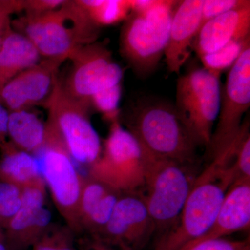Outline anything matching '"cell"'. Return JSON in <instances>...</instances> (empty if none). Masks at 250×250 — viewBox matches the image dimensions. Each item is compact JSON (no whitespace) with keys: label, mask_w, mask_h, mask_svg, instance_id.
<instances>
[{"label":"cell","mask_w":250,"mask_h":250,"mask_svg":"<svg viewBox=\"0 0 250 250\" xmlns=\"http://www.w3.org/2000/svg\"><path fill=\"white\" fill-rule=\"evenodd\" d=\"M144 154L143 195L159 238L177 225L197 175L194 166Z\"/></svg>","instance_id":"5b68a950"},{"label":"cell","mask_w":250,"mask_h":250,"mask_svg":"<svg viewBox=\"0 0 250 250\" xmlns=\"http://www.w3.org/2000/svg\"><path fill=\"white\" fill-rule=\"evenodd\" d=\"M250 2L207 21L197 33L194 51L198 57L233 41L250 38Z\"/></svg>","instance_id":"2e32d148"},{"label":"cell","mask_w":250,"mask_h":250,"mask_svg":"<svg viewBox=\"0 0 250 250\" xmlns=\"http://www.w3.org/2000/svg\"><path fill=\"white\" fill-rule=\"evenodd\" d=\"M41 55L21 33L9 26L0 47V98L5 85L23 70L39 62Z\"/></svg>","instance_id":"d6986e66"},{"label":"cell","mask_w":250,"mask_h":250,"mask_svg":"<svg viewBox=\"0 0 250 250\" xmlns=\"http://www.w3.org/2000/svg\"><path fill=\"white\" fill-rule=\"evenodd\" d=\"M101 155L89 167L88 177L120 193L140 191L144 187L146 156L139 142L121 124L111 122Z\"/></svg>","instance_id":"9c48e42d"},{"label":"cell","mask_w":250,"mask_h":250,"mask_svg":"<svg viewBox=\"0 0 250 250\" xmlns=\"http://www.w3.org/2000/svg\"><path fill=\"white\" fill-rule=\"evenodd\" d=\"M64 0H24V9L28 16H37L59 9Z\"/></svg>","instance_id":"f546056e"},{"label":"cell","mask_w":250,"mask_h":250,"mask_svg":"<svg viewBox=\"0 0 250 250\" xmlns=\"http://www.w3.org/2000/svg\"><path fill=\"white\" fill-rule=\"evenodd\" d=\"M220 77L197 67L177 80L174 110L198 147L207 149L211 141L220 110Z\"/></svg>","instance_id":"52a82bcc"},{"label":"cell","mask_w":250,"mask_h":250,"mask_svg":"<svg viewBox=\"0 0 250 250\" xmlns=\"http://www.w3.org/2000/svg\"><path fill=\"white\" fill-rule=\"evenodd\" d=\"M35 156L59 213L76 236L83 234L80 202L85 177L77 170L58 135L46 125L43 147Z\"/></svg>","instance_id":"ba28073f"},{"label":"cell","mask_w":250,"mask_h":250,"mask_svg":"<svg viewBox=\"0 0 250 250\" xmlns=\"http://www.w3.org/2000/svg\"><path fill=\"white\" fill-rule=\"evenodd\" d=\"M202 4L203 0H184L177 1L174 7L164 56L170 73L179 75L194 51L201 27Z\"/></svg>","instance_id":"9a60e30c"},{"label":"cell","mask_w":250,"mask_h":250,"mask_svg":"<svg viewBox=\"0 0 250 250\" xmlns=\"http://www.w3.org/2000/svg\"><path fill=\"white\" fill-rule=\"evenodd\" d=\"M45 58L65 56L80 46L96 42L100 27L76 1L59 9L11 22Z\"/></svg>","instance_id":"3957f363"},{"label":"cell","mask_w":250,"mask_h":250,"mask_svg":"<svg viewBox=\"0 0 250 250\" xmlns=\"http://www.w3.org/2000/svg\"><path fill=\"white\" fill-rule=\"evenodd\" d=\"M9 117V111L5 107L0 98V146L8 141Z\"/></svg>","instance_id":"4dcf8cb0"},{"label":"cell","mask_w":250,"mask_h":250,"mask_svg":"<svg viewBox=\"0 0 250 250\" xmlns=\"http://www.w3.org/2000/svg\"><path fill=\"white\" fill-rule=\"evenodd\" d=\"M184 250H250V238L236 241L225 238L208 240Z\"/></svg>","instance_id":"f1b7e54d"},{"label":"cell","mask_w":250,"mask_h":250,"mask_svg":"<svg viewBox=\"0 0 250 250\" xmlns=\"http://www.w3.org/2000/svg\"><path fill=\"white\" fill-rule=\"evenodd\" d=\"M121 194L95 179L85 178L80 202L82 233L95 238L102 233Z\"/></svg>","instance_id":"ac0fdd59"},{"label":"cell","mask_w":250,"mask_h":250,"mask_svg":"<svg viewBox=\"0 0 250 250\" xmlns=\"http://www.w3.org/2000/svg\"><path fill=\"white\" fill-rule=\"evenodd\" d=\"M231 167L236 174V181L250 179V130L244 135L238 146Z\"/></svg>","instance_id":"83f0119b"},{"label":"cell","mask_w":250,"mask_h":250,"mask_svg":"<svg viewBox=\"0 0 250 250\" xmlns=\"http://www.w3.org/2000/svg\"><path fill=\"white\" fill-rule=\"evenodd\" d=\"M250 2L249 0H203L201 27L207 21Z\"/></svg>","instance_id":"4316f807"},{"label":"cell","mask_w":250,"mask_h":250,"mask_svg":"<svg viewBox=\"0 0 250 250\" xmlns=\"http://www.w3.org/2000/svg\"><path fill=\"white\" fill-rule=\"evenodd\" d=\"M126 124L147 155L187 166H195L197 162L198 146L171 104L141 98L130 110Z\"/></svg>","instance_id":"7a4b0ae2"},{"label":"cell","mask_w":250,"mask_h":250,"mask_svg":"<svg viewBox=\"0 0 250 250\" xmlns=\"http://www.w3.org/2000/svg\"><path fill=\"white\" fill-rule=\"evenodd\" d=\"M75 236L66 225L51 224L45 233L32 246L33 250H76Z\"/></svg>","instance_id":"cb8c5ba5"},{"label":"cell","mask_w":250,"mask_h":250,"mask_svg":"<svg viewBox=\"0 0 250 250\" xmlns=\"http://www.w3.org/2000/svg\"><path fill=\"white\" fill-rule=\"evenodd\" d=\"M8 137L15 146L35 156L43 147L45 125L28 109L9 112Z\"/></svg>","instance_id":"44dd1931"},{"label":"cell","mask_w":250,"mask_h":250,"mask_svg":"<svg viewBox=\"0 0 250 250\" xmlns=\"http://www.w3.org/2000/svg\"><path fill=\"white\" fill-rule=\"evenodd\" d=\"M244 134L242 131L197 174L177 225L157 238L154 250H182L210 229L227 192L236 181L231 165Z\"/></svg>","instance_id":"6da1fadb"},{"label":"cell","mask_w":250,"mask_h":250,"mask_svg":"<svg viewBox=\"0 0 250 250\" xmlns=\"http://www.w3.org/2000/svg\"><path fill=\"white\" fill-rule=\"evenodd\" d=\"M98 27L114 25L131 14L130 0H77Z\"/></svg>","instance_id":"7402d4cb"},{"label":"cell","mask_w":250,"mask_h":250,"mask_svg":"<svg viewBox=\"0 0 250 250\" xmlns=\"http://www.w3.org/2000/svg\"><path fill=\"white\" fill-rule=\"evenodd\" d=\"M248 45H250V38L233 41L214 52L203 54L198 57L203 65L202 67L220 76L223 72L229 70L233 66Z\"/></svg>","instance_id":"603a6c76"},{"label":"cell","mask_w":250,"mask_h":250,"mask_svg":"<svg viewBox=\"0 0 250 250\" xmlns=\"http://www.w3.org/2000/svg\"><path fill=\"white\" fill-rule=\"evenodd\" d=\"M24 9V0H0V11L10 13L20 12Z\"/></svg>","instance_id":"d6a6232c"},{"label":"cell","mask_w":250,"mask_h":250,"mask_svg":"<svg viewBox=\"0 0 250 250\" xmlns=\"http://www.w3.org/2000/svg\"><path fill=\"white\" fill-rule=\"evenodd\" d=\"M250 106V45L229 70L221 90L218 123L207 149L210 160L231 144L241 133L242 119Z\"/></svg>","instance_id":"30bf717a"},{"label":"cell","mask_w":250,"mask_h":250,"mask_svg":"<svg viewBox=\"0 0 250 250\" xmlns=\"http://www.w3.org/2000/svg\"><path fill=\"white\" fill-rule=\"evenodd\" d=\"M121 96L122 84L119 83L94 94L90 98V104L103 114L105 120L111 123L120 118Z\"/></svg>","instance_id":"484cf974"},{"label":"cell","mask_w":250,"mask_h":250,"mask_svg":"<svg viewBox=\"0 0 250 250\" xmlns=\"http://www.w3.org/2000/svg\"><path fill=\"white\" fill-rule=\"evenodd\" d=\"M45 197L43 178L22 188L21 207L3 231L9 250L32 247L50 226L52 213L45 207Z\"/></svg>","instance_id":"4fadbf2b"},{"label":"cell","mask_w":250,"mask_h":250,"mask_svg":"<svg viewBox=\"0 0 250 250\" xmlns=\"http://www.w3.org/2000/svg\"><path fill=\"white\" fill-rule=\"evenodd\" d=\"M177 1L154 0L146 11L131 13L125 20L120 38V49L122 55L139 76L151 75L164 57Z\"/></svg>","instance_id":"277c9868"},{"label":"cell","mask_w":250,"mask_h":250,"mask_svg":"<svg viewBox=\"0 0 250 250\" xmlns=\"http://www.w3.org/2000/svg\"><path fill=\"white\" fill-rule=\"evenodd\" d=\"M11 15L10 13L0 11V47H1L5 32L8 27L11 25V22L10 21Z\"/></svg>","instance_id":"836d02e7"},{"label":"cell","mask_w":250,"mask_h":250,"mask_svg":"<svg viewBox=\"0 0 250 250\" xmlns=\"http://www.w3.org/2000/svg\"><path fill=\"white\" fill-rule=\"evenodd\" d=\"M22 202V188L0 181V233L17 213Z\"/></svg>","instance_id":"d4e9b609"},{"label":"cell","mask_w":250,"mask_h":250,"mask_svg":"<svg viewBox=\"0 0 250 250\" xmlns=\"http://www.w3.org/2000/svg\"><path fill=\"white\" fill-rule=\"evenodd\" d=\"M250 228V179L233 182L227 192L214 223L204 236L184 249L208 240L225 238Z\"/></svg>","instance_id":"e0dca14e"},{"label":"cell","mask_w":250,"mask_h":250,"mask_svg":"<svg viewBox=\"0 0 250 250\" xmlns=\"http://www.w3.org/2000/svg\"><path fill=\"white\" fill-rule=\"evenodd\" d=\"M45 125L57 133L72 160L90 167L101 155V140L92 125L90 104L71 96L57 79L45 101Z\"/></svg>","instance_id":"8992f818"},{"label":"cell","mask_w":250,"mask_h":250,"mask_svg":"<svg viewBox=\"0 0 250 250\" xmlns=\"http://www.w3.org/2000/svg\"><path fill=\"white\" fill-rule=\"evenodd\" d=\"M155 233L143 193H121L107 225L93 237L121 250H142Z\"/></svg>","instance_id":"7c38bea8"},{"label":"cell","mask_w":250,"mask_h":250,"mask_svg":"<svg viewBox=\"0 0 250 250\" xmlns=\"http://www.w3.org/2000/svg\"><path fill=\"white\" fill-rule=\"evenodd\" d=\"M81 244L82 250H113L111 246L91 236L82 240Z\"/></svg>","instance_id":"1f68e13d"},{"label":"cell","mask_w":250,"mask_h":250,"mask_svg":"<svg viewBox=\"0 0 250 250\" xmlns=\"http://www.w3.org/2000/svg\"><path fill=\"white\" fill-rule=\"evenodd\" d=\"M0 250H9L5 242L4 233H0Z\"/></svg>","instance_id":"e575fe53"},{"label":"cell","mask_w":250,"mask_h":250,"mask_svg":"<svg viewBox=\"0 0 250 250\" xmlns=\"http://www.w3.org/2000/svg\"><path fill=\"white\" fill-rule=\"evenodd\" d=\"M68 59L72 62V70L62 84L77 100L90 104L94 94L121 83L123 68L103 44L95 42L80 46L69 54Z\"/></svg>","instance_id":"8fae6325"},{"label":"cell","mask_w":250,"mask_h":250,"mask_svg":"<svg viewBox=\"0 0 250 250\" xmlns=\"http://www.w3.org/2000/svg\"><path fill=\"white\" fill-rule=\"evenodd\" d=\"M67 57L45 58L26 70L7 83L1 100L9 112L28 109L47 98L57 80V72Z\"/></svg>","instance_id":"5bb4252c"},{"label":"cell","mask_w":250,"mask_h":250,"mask_svg":"<svg viewBox=\"0 0 250 250\" xmlns=\"http://www.w3.org/2000/svg\"><path fill=\"white\" fill-rule=\"evenodd\" d=\"M0 181L22 188L42 178L35 156L19 149L10 141L0 146Z\"/></svg>","instance_id":"ffe728a7"}]
</instances>
